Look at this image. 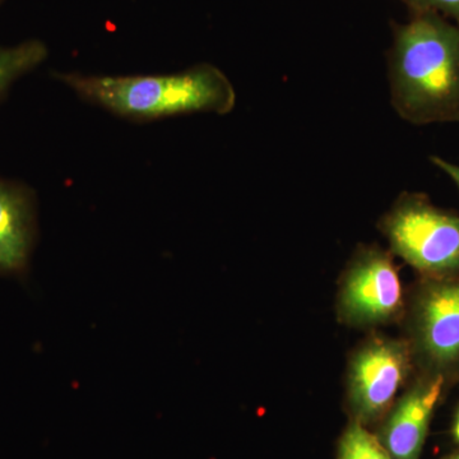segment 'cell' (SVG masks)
Here are the masks:
<instances>
[{
	"label": "cell",
	"instance_id": "cell-1",
	"mask_svg": "<svg viewBox=\"0 0 459 459\" xmlns=\"http://www.w3.org/2000/svg\"><path fill=\"white\" fill-rule=\"evenodd\" d=\"M395 113L413 126L459 122V25L437 13H413L394 26L386 57Z\"/></svg>",
	"mask_w": 459,
	"mask_h": 459
},
{
	"label": "cell",
	"instance_id": "cell-2",
	"mask_svg": "<svg viewBox=\"0 0 459 459\" xmlns=\"http://www.w3.org/2000/svg\"><path fill=\"white\" fill-rule=\"evenodd\" d=\"M53 75L83 101L134 123L199 113L226 115L237 105L234 84L210 63L170 74L56 72Z\"/></svg>",
	"mask_w": 459,
	"mask_h": 459
},
{
	"label": "cell",
	"instance_id": "cell-3",
	"mask_svg": "<svg viewBox=\"0 0 459 459\" xmlns=\"http://www.w3.org/2000/svg\"><path fill=\"white\" fill-rule=\"evenodd\" d=\"M403 318L418 374L459 382V273L421 277Z\"/></svg>",
	"mask_w": 459,
	"mask_h": 459
},
{
	"label": "cell",
	"instance_id": "cell-4",
	"mask_svg": "<svg viewBox=\"0 0 459 459\" xmlns=\"http://www.w3.org/2000/svg\"><path fill=\"white\" fill-rule=\"evenodd\" d=\"M392 255L421 277L459 273V214L431 204L427 195L403 193L379 221Z\"/></svg>",
	"mask_w": 459,
	"mask_h": 459
},
{
	"label": "cell",
	"instance_id": "cell-5",
	"mask_svg": "<svg viewBox=\"0 0 459 459\" xmlns=\"http://www.w3.org/2000/svg\"><path fill=\"white\" fill-rule=\"evenodd\" d=\"M337 316L352 328H376L403 318V287L392 253L361 246L347 263L337 292Z\"/></svg>",
	"mask_w": 459,
	"mask_h": 459
},
{
	"label": "cell",
	"instance_id": "cell-6",
	"mask_svg": "<svg viewBox=\"0 0 459 459\" xmlns=\"http://www.w3.org/2000/svg\"><path fill=\"white\" fill-rule=\"evenodd\" d=\"M413 367L404 338L373 336L353 351L347 367L346 400L353 421L365 427L382 421Z\"/></svg>",
	"mask_w": 459,
	"mask_h": 459
},
{
	"label": "cell",
	"instance_id": "cell-7",
	"mask_svg": "<svg viewBox=\"0 0 459 459\" xmlns=\"http://www.w3.org/2000/svg\"><path fill=\"white\" fill-rule=\"evenodd\" d=\"M444 388L442 377L418 374L392 404L377 434L392 459L421 457L435 407Z\"/></svg>",
	"mask_w": 459,
	"mask_h": 459
},
{
	"label": "cell",
	"instance_id": "cell-8",
	"mask_svg": "<svg viewBox=\"0 0 459 459\" xmlns=\"http://www.w3.org/2000/svg\"><path fill=\"white\" fill-rule=\"evenodd\" d=\"M38 235L35 190L23 181L0 177V276H26Z\"/></svg>",
	"mask_w": 459,
	"mask_h": 459
},
{
	"label": "cell",
	"instance_id": "cell-9",
	"mask_svg": "<svg viewBox=\"0 0 459 459\" xmlns=\"http://www.w3.org/2000/svg\"><path fill=\"white\" fill-rule=\"evenodd\" d=\"M49 48L39 39L0 47V104L17 81L44 65Z\"/></svg>",
	"mask_w": 459,
	"mask_h": 459
},
{
	"label": "cell",
	"instance_id": "cell-10",
	"mask_svg": "<svg viewBox=\"0 0 459 459\" xmlns=\"http://www.w3.org/2000/svg\"><path fill=\"white\" fill-rule=\"evenodd\" d=\"M337 459H392L377 434L358 421L350 422L338 444Z\"/></svg>",
	"mask_w": 459,
	"mask_h": 459
},
{
	"label": "cell",
	"instance_id": "cell-11",
	"mask_svg": "<svg viewBox=\"0 0 459 459\" xmlns=\"http://www.w3.org/2000/svg\"><path fill=\"white\" fill-rule=\"evenodd\" d=\"M412 13H437L451 18L459 25V0H401Z\"/></svg>",
	"mask_w": 459,
	"mask_h": 459
},
{
	"label": "cell",
	"instance_id": "cell-12",
	"mask_svg": "<svg viewBox=\"0 0 459 459\" xmlns=\"http://www.w3.org/2000/svg\"><path fill=\"white\" fill-rule=\"evenodd\" d=\"M431 162H433L437 169H440L444 174L448 175V177L453 180V183H455L459 189V165L453 164L451 161H446V160H444L439 156L431 157Z\"/></svg>",
	"mask_w": 459,
	"mask_h": 459
},
{
	"label": "cell",
	"instance_id": "cell-13",
	"mask_svg": "<svg viewBox=\"0 0 459 459\" xmlns=\"http://www.w3.org/2000/svg\"><path fill=\"white\" fill-rule=\"evenodd\" d=\"M453 433H455V440L459 443V412L457 415V419H455V429H453Z\"/></svg>",
	"mask_w": 459,
	"mask_h": 459
},
{
	"label": "cell",
	"instance_id": "cell-14",
	"mask_svg": "<svg viewBox=\"0 0 459 459\" xmlns=\"http://www.w3.org/2000/svg\"><path fill=\"white\" fill-rule=\"evenodd\" d=\"M446 459H459V453H457V455H451V457H448Z\"/></svg>",
	"mask_w": 459,
	"mask_h": 459
},
{
	"label": "cell",
	"instance_id": "cell-15",
	"mask_svg": "<svg viewBox=\"0 0 459 459\" xmlns=\"http://www.w3.org/2000/svg\"><path fill=\"white\" fill-rule=\"evenodd\" d=\"M2 3H3V0H0V4H2Z\"/></svg>",
	"mask_w": 459,
	"mask_h": 459
}]
</instances>
